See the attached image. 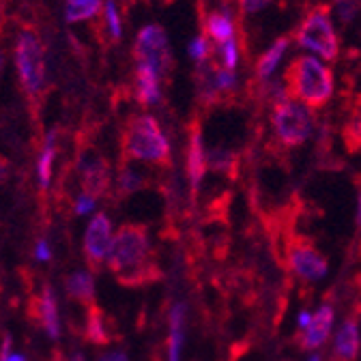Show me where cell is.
<instances>
[{"instance_id": "1", "label": "cell", "mask_w": 361, "mask_h": 361, "mask_svg": "<svg viewBox=\"0 0 361 361\" xmlns=\"http://www.w3.org/2000/svg\"><path fill=\"white\" fill-rule=\"evenodd\" d=\"M108 267L114 274L116 282L129 288L147 286L161 280V271L153 256L149 228L142 224H123L116 233Z\"/></svg>"}, {"instance_id": "2", "label": "cell", "mask_w": 361, "mask_h": 361, "mask_svg": "<svg viewBox=\"0 0 361 361\" xmlns=\"http://www.w3.org/2000/svg\"><path fill=\"white\" fill-rule=\"evenodd\" d=\"M286 95L307 108H323L334 97V73L319 59L301 54L284 71Z\"/></svg>"}, {"instance_id": "3", "label": "cell", "mask_w": 361, "mask_h": 361, "mask_svg": "<svg viewBox=\"0 0 361 361\" xmlns=\"http://www.w3.org/2000/svg\"><path fill=\"white\" fill-rule=\"evenodd\" d=\"M121 153L123 159H142L155 166L170 168L172 153L168 138L164 135L155 116L138 114L129 116L121 131Z\"/></svg>"}, {"instance_id": "4", "label": "cell", "mask_w": 361, "mask_h": 361, "mask_svg": "<svg viewBox=\"0 0 361 361\" xmlns=\"http://www.w3.org/2000/svg\"><path fill=\"white\" fill-rule=\"evenodd\" d=\"M297 41L301 48L321 54L327 61L338 59L340 41L336 35V28L329 18V5H316L310 9V13L303 18V22L297 28Z\"/></svg>"}, {"instance_id": "5", "label": "cell", "mask_w": 361, "mask_h": 361, "mask_svg": "<svg viewBox=\"0 0 361 361\" xmlns=\"http://www.w3.org/2000/svg\"><path fill=\"white\" fill-rule=\"evenodd\" d=\"M16 67L20 71V82L30 104H39L45 88V56L43 45L35 32L20 35L16 43Z\"/></svg>"}, {"instance_id": "6", "label": "cell", "mask_w": 361, "mask_h": 361, "mask_svg": "<svg viewBox=\"0 0 361 361\" xmlns=\"http://www.w3.org/2000/svg\"><path fill=\"white\" fill-rule=\"evenodd\" d=\"M271 125H274L276 138L286 149H295L307 140L310 129H312V118L303 106H299L295 99L286 97L284 93L276 99L274 112H271Z\"/></svg>"}, {"instance_id": "7", "label": "cell", "mask_w": 361, "mask_h": 361, "mask_svg": "<svg viewBox=\"0 0 361 361\" xmlns=\"http://www.w3.org/2000/svg\"><path fill=\"white\" fill-rule=\"evenodd\" d=\"M286 264L303 282H319L327 276L329 262L312 239L293 233L286 241Z\"/></svg>"}, {"instance_id": "8", "label": "cell", "mask_w": 361, "mask_h": 361, "mask_svg": "<svg viewBox=\"0 0 361 361\" xmlns=\"http://www.w3.org/2000/svg\"><path fill=\"white\" fill-rule=\"evenodd\" d=\"M133 56L140 65H149L153 67L159 78L168 75L170 67H172V56L168 50V35L161 26L157 24H149L138 32V39H135L133 45Z\"/></svg>"}, {"instance_id": "9", "label": "cell", "mask_w": 361, "mask_h": 361, "mask_svg": "<svg viewBox=\"0 0 361 361\" xmlns=\"http://www.w3.org/2000/svg\"><path fill=\"white\" fill-rule=\"evenodd\" d=\"M112 247V224L110 217L106 213H97L88 224V231L84 235V254L86 260L90 264V269L97 271L106 258V254H110Z\"/></svg>"}, {"instance_id": "10", "label": "cell", "mask_w": 361, "mask_h": 361, "mask_svg": "<svg viewBox=\"0 0 361 361\" xmlns=\"http://www.w3.org/2000/svg\"><path fill=\"white\" fill-rule=\"evenodd\" d=\"M28 316L30 321H35L39 327L45 329L52 340H56L61 336V319H59V303H56V295L54 288H50L48 284L43 286L41 295L30 299L28 305Z\"/></svg>"}, {"instance_id": "11", "label": "cell", "mask_w": 361, "mask_h": 361, "mask_svg": "<svg viewBox=\"0 0 361 361\" xmlns=\"http://www.w3.org/2000/svg\"><path fill=\"white\" fill-rule=\"evenodd\" d=\"M207 168L209 164H207V149L202 145V131H200V125L194 121L190 127V135H188V178H190V188L194 196L200 190Z\"/></svg>"}, {"instance_id": "12", "label": "cell", "mask_w": 361, "mask_h": 361, "mask_svg": "<svg viewBox=\"0 0 361 361\" xmlns=\"http://www.w3.org/2000/svg\"><path fill=\"white\" fill-rule=\"evenodd\" d=\"M331 325H334V307L331 305H323L319 312L312 316V321L305 329H301L297 342L299 348L303 350H312L319 348L331 334Z\"/></svg>"}, {"instance_id": "13", "label": "cell", "mask_w": 361, "mask_h": 361, "mask_svg": "<svg viewBox=\"0 0 361 361\" xmlns=\"http://www.w3.org/2000/svg\"><path fill=\"white\" fill-rule=\"evenodd\" d=\"M359 325L355 316H348V319L342 323V327L336 334L334 340V348H331V359L334 361H355L359 357Z\"/></svg>"}, {"instance_id": "14", "label": "cell", "mask_w": 361, "mask_h": 361, "mask_svg": "<svg viewBox=\"0 0 361 361\" xmlns=\"http://www.w3.org/2000/svg\"><path fill=\"white\" fill-rule=\"evenodd\" d=\"M110 185V164L102 157L90 159L82 168V194L90 198H99Z\"/></svg>"}, {"instance_id": "15", "label": "cell", "mask_w": 361, "mask_h": 361, "mask_svg": "<svg viewBox=\"0 0 361 361\" xmlns=\"http://www.w3.org/2000/svg\"><path fill=\"white\" fill-rule=\"evenodd\" d=\"M135 97L142 106H155L161 99L159 73L149 65L138 63V67H135Z\"/></svg>"}, {"instance_id": "16", "label": "cell", "mask_w": 361, "mask_h": 361, "mask_svg": "<svg viewBox=\"0 0 361 361\" xmlns=\"http://www.w3.org/2000/svg\"><path fill=\"white\" fill-rule=\"evenodd\" d=\"M67 297L82 303V305H93L95 303V280L88 271H75L65 282Z\"/></svg>"}, {"instance_id": "17", "label": "cell", "mask_w": 361, "mask_h": 361, "mask_svg": "<svg viewBox=\"0 0 361 361\" xmlns=\"http://www.w3.org/2000/svg\"><path fill=\"white\" fill-rule=\"evenodd\" d=\"M183 325H185V305L176 303L170 310V336H168V361H180V346H183Z\"/></svg>"}, {"instance_id": "18", "label": "cell", "mask_w": 361, "mask_h": 361, "mask_svg": "<svg viewBox=\"0 0 361 361\" xmlns=\"http://www.w3.org/2000/svg\"><path fill=\"white\" fill-rule=\"evenodd\" d=\"M286 50H288V37H282L276 43H271V48L256 63V78L258 80H267L269 75H274V71L278 69V65L284 59Z\"/></svg>"}, {"instance_id": "19", "label": "cell", "mask_w": 361, "mask_h": 361, "mask_svg": "<svg viewBox=\"0 0 361 361\" xmlns=\"http://www.w3.org/2000/svg\"><path fill=\"white\" fill-rule=\"evenodd\" d=\"M86 340L93 344H108L112 340L110 327L106 323L104 312L93 303L88 305V316H86Z\"/></svg>"}, {"instance_id": "20", "label": "cell", "mask_w": 361, "mask_h": 361, "mask_svg": "<svg viewBox=\"0 0 361 361\" xmlns=\"http://www.w3.org/2000/svg\"><path fill=\"white\" fill-rule=\"evenodd\" d=\"M196 86H198V95L202 104H215L219 99V86L215 80V67L213 65H204L198 63V71H196Z\"/></svg>"}, {"instance_id": "21", "label": "cell", "mask_w": 361, "mask_h": 361, "mask_svg": "<svg viewBox=\"0 0 361 361\" xmlns=\"http://www.w3.org/2000/svg\"><path fill=\"white\" fill-rule=\"evenodd\" d=\"M207 32H209V37H211L213 41H217L219 45L226 43V41H231L233 35H235V26H233L231 16L226 13V11H224V13H221V11L211 13V16L207 18Z\"/></svg>"}, {"instance_id": "22", "label": "cell", "mask_w": 361, "mask_h": 361, "mask_svg": "<svg viewBox=\"0 0 361 361\" xmlns=\"http://www.w3.org/2000/svg\"><path fill=\"white\" fill-rule=\"evenodd\" d=\"M344 145L350 153L361 151V102L355 104L348 118L344 121Z\"/></svg>"}, {"instance_id": "23", "label": "cell", "mask_w": 361, "mask_h": 361, "mask_svg": "<svg viewBox=\"0 0 361 361\" xmlns=\"http://www.w3.org/2000/svg\"><path fill=\"white\" fill-rule=\"evenodd\" d=\"M54 155H56V133H50L48 140H45L43 153L37 161V170H39V183L45 190L50 185L52 178V164H54Z\"/></svg>"}, {"instance_id": "24", "label": "cell", "mask_w": 361, "mask_h": 361, "mask_svg": "<svg viewBox=\"0 0 361 361\" xmlns=\"http://www.w3.org/2000/svg\"><path fill=\"white\" fill-rule=\"evenodd\" d=\"M102 9V0H67V22H82L93 18Z\"/></svg>"}, {"instance_id": "25", "label": "cell", "mask_w": 361, "mask_h": 361, "mask_svg": "<svg viewBox=\"0 0 361 361\" xmlns=\"http://www.w3.org/2000/svg\"><path fill=\"white\" fill-rule=\"evenodd\" d=\"M207 164L209 168L217 170V172H226V174H231L235 176L237 172V155H233L231 151H224V149H213L211 153H207Z\"/></svg>"}, {"instance_id": "26", "label": "cell", "mask_w": 361, "mask_h": 361, "mask_svg": "<svg viewBox=\"0 0 361 361\" xmlns=\"http://www.w3.org/2000/svg\"><path fill=\"white\" fill-rule=\"evenodd\" d=\"M142 188V178L129 168H123L118 174V196H129Z\"/></svg>"}, {"instance_id": "27", "label": "cell", "mask_w": 361, "mask_h": 361, "mask_svg": "<svg viewBox=\"0 0 361 361\" xmlns=\"http://www.w3.org/2000/svg\"><path fill=\"white\" fill-rule=\"evenodd\" d=\"M334 7H336L338 20L342 24H350L361 11V0H334Z\"/></svg>"}, {"instance_id": "28", "label": "cell", "mask_w": 361, "mask_h": 361, "mask_svg": "<svg viewBox=\"0 0 361 361\" xmlns=\"http://www.w3.org/2000/svg\"><path fill=\"white\" fill-rule=\"evenodd\" d=\"M219 52H221V63H224L221 67L235 71V67H237V63H239V52H237V43H235V39L221 43V45H219Z\"/></svg>"}, {"instance_id": "29", "label": "cell", "mask_w": 361, "mask_h": 361, "mask_svg": "<svg viewBox=\"0 0 361 361\" xmlns=\"http://www.w3.org/2000/svg\"><path fill=\"white\" fill-rule=\"evenodd\" d=\"M106 20H108L112 39L118 41L121 35H123V28H121V18H118V11H116V3H114V0H108V3H106Z\"/></svg>"}, {"instance_id": "30", "label": "cell", "mask_w": 361, "mask_h": 361, "mask_svg": "<svg viewBox=\"0 0 361 361\" xmlns=\"http://www.w3.org/2000/svg\"><path fill=\"white\" fill-rule=\"evenodd\" d=\"M209 52H211V48H209V41H207V37H204V35L196 37V39L190 43V56H192L194 61H198V63L207 61Z\"/></svg>"}, {"instance_id": "31", "label": "cell", "mask_w": 361, "mask_h": 361, "mask_svg": "<svg viewBox=\"0 0 361 361\" xmlns=\"http://www.w3.org/2000/svg\"><path fill=\"white\" fill-rule=\"evenodd\" d=\"M215 80H217V86L219 90L224 93V90H233L235 84H237V78L231 69H226V67H215Z\"/></svg>"}, {"instance_id": "32", "label": "cell", "mask_w": 361, "mask_h": 361, "mask_svg": "<svg viewBox=\"0 0 361 361\" xmlns=\"http://www.w3.org/2000/svg\"><path fill=\"white\" fill-rule=\"evenodd\" d=\"M271 0H239V5L243 9V13H258L262 11Z\"/></svg>"}, {"instance_id": "33", "label": "cell", "mask_w": 361, "mask_h": 361, "mask_svg": "<svg viewBox=\"0 0 361 361\" xmlns=\"http://www.w3.org/2000/svg\"><path fill=\"white\" fill-rule=\"evenodd\" d=\"M0 361H26L22 355L11 353V338H9V336H7L5 342H3V350H0Z\"/></svg>"}, {"instance_id": "34", "label": "cell", "mask_w": 361, "mask_h": 361, "mask_svg": "<svg viewBox=\"0 0 361 361\" xmlns=\"http://www.w3.org/2000/svg\"><path fill=\"white\" fill-rule=\"evenodd\" d=\"M93 204H95V198H90V196H86V194H80L78 200H75V215L88 213L90 209H93Z\"/></svg>"}, {"instance_id": "35", "label": "cell", "mask_w": 361, "mask_h": 361, "mask_svg": "<svg viewBox=\"0 0 361 361\" xmlns=\"http://www.w3.org/2000/svg\"><path fill=\"white\" fill-rule=\"evenodd\" d=\"M35 258H37V260H50V258H52L50 245L45 243V241H39V243L35 245Z\"/></svg>"}, {"instance_id": "36", "label": "cell", "mask_w": 361, "mask_h": 361, "mask_svg": "<svg viewBox=\"0 0 361 361\" xmlns=\"http://www.w3.org/2000/svg\"><path fill=\"white\" fill-rule=\"evenodd\" d=\"M97 361H129V357L123 350H110V353L102 355Z\"/></svg>"}, {"instance_id": "37", "label": "cell", "mask_w": 361, "mask_h": 361, "mask_svg": "<svg viewBox=\"0 0 361 361\" xmlns=\"http://www.w3.org/2000/svg\"><path fill=\"white\" fill-rule=\"evenodd\" d=\"M9 176V164L5 159H0V180H7Z\"/></svg>"}, {"instance_id": "38", "label": "cell", "mask_w": 361, "mask_h": 361, "mask_svg": "<svg viewBox=\"0 0 361 361\" xmlns=\"http://www.w3.org/2000/svg\"><path fill=\"white\" fill-rule=\"evenodd\" d=\"M310 321H312V316H310L307 312H301V314H299V327H301V329H305V327L310 325Z\"/></svg>"}, {"instance_id": "39", "label": "cell", "mask_w": 361, "mask_h": 361, "mask_svg": "<svg viewBox=\"0 0 361 361\" xmlns=\"http://www.w3.org/2000/svg\"><path fill=\"white\" fill-rule=\"evenodd\" d=\"M69 361H86V359H84V355H82L80 350H75V353L69 357Z\"/></svg>"}, {"instance_id": "40", "label": "cell", "mask_w": 361, "mask_h": 361, "mask_svg": "<svg viewBox=\"0 0 361 361\" xmlns=\"http://www.w3.org/2000/svg\"><path fill=\"white\" fill-rule=\"evenodd\" d=\"M357 221L361 224V194H359V215H357Z\"/></svg>"}, {"instance_id": "41", "label": "cell", "mask_w": 361, "mask_h": 361, "mask_svg": "<svg viewBox=\"0 0 361 361\" xmlns=\"http://www.w3.org/2000/svg\"><path fill=\"white\" fill-rule=\"evenodd\" d=\"M0 73H3V52H0Z\"/></svg>"}, {"instance_id": "42", "label": "cell", "mask_w": 361, "mask_h": 361, "mask_svg": "<svg viewBox=\"0 0 361 361\" xmlns=\"http://www.w3.org/2000/svg\"><path fill=\"white\" fill-rule=\"evenodd\" d=\"M310 361H321V359H319V357H312Z\"/></svg>"}, {"instance_id": "43", "label": "cell", "mask_w": 361, "mask_h": 361, "mask_svg": "<svg viewBox=\"0 0 361 361\" xmlns=\"http://www.w3.org/2000/svg\"><path fill=\"white\" fill-rule=\"evenodd\" d=\"M56 361H63V357H61V355H56Z\"/></svg>"}]
</instances>
